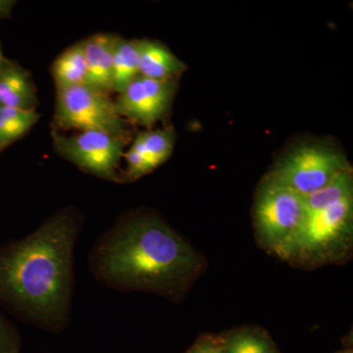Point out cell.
Wrapping results in <instances>:
<instances>
[{
    "label": "cell",
    "instance_id": "obj_1",
    "mask_svg": "<svg viewBox=\"0 0 353 353\" xmlns=\"http://www.w3.org/2000/svg\"><path fill=\"white\" fill-rule=\"evenodd\" d=\"M81 227L75 210L62 209L29 236L0 248V301L24 321L52 332L68 324Z\"/></svg>",
    "mask_w": 353,
    "mask_h": 353
},
{
    "label": "cell",
    "instance_id": "obj_2",
    "mask_svg": "<svg viewBox=\"0 0 353 353\" xmlns=\"http://www.w3.org/2000/svg\"><path fill=\"white\" fill-rule=\"evenodd\" d=\"M90 272L123 292H146L176 299L201 271L196 250L157 216H123L95 241Z\"/></svg>",
    "mask_w": 353,
    "mask_h": 353
},
{
    "label": "cell",
    "instance_id": "obj_3",
    "mask_svg": "<svg viewBox=\"0 0 353 353\" xmlns=\"http://www.w3.org/2000/svg\"><path fill=\"white\" fill-rule=\"evenodd\" d=\"M353 197L305 216L303 225L276 252L281 259L301 264L328 261L350 248Z\"/></svg>",
    "mask_w": 353,
    "mask_h": 353
},
{
    "label": "cell",
    "instance_id": "obj_4",
    "mask_svg": "<svg viewBox=\"0 0 353 353\" xmlns=\"http://www.w3.org/2000/svg\"><path fill=\"white\" fill-rule=\"evenodd\" d=\"M55 126L81 132H108L127 138L126 120L123 119L109 94L88 85L57 90Z\"/></svg>",
    "mask_w": 353,
    "mask_h": 353
},
{
    "label": "cell",
    "instance_id": "obj_5",
    "mask_svg": "<svg viewBox=\"0 0 353 353\" xmlns=\"http://www.w3.org/2000/svg\"><path fill=\"white\" fill-rule=\"evenodd\" d=\"M350 168L341 153L320 146H303L278 165L266 183L306 196Z\"/></svg>",
    "mask_w": 353,
    "mask_h": 353
},
{
    "label": "cell",
    "instance_id": "obj_6",
    "mask_svg": "<svg viewBox=\"0 0 353 353\" xmlns=\"http://www.w3.org/2000/svg\"><path fill=\"white\" fill-rule=\"evenodd\" d=\"M305 199L294 190L265 183L257 197L254 222L260 241L276 252L305 219Z\"/></svg>",
    "mask_w": 353,
    "mask_h": 353
},
{
    "label": "cell",
    "instance_id": "obj_7",
    "mask_svg": "<svg viewBox=\"0 0 353 353\" xmlns=\"http://www.w3.org/2000/svg\"><path fill=\"white\" fill-rule=\"evenodd\" d=\"M126 143L125 138L99 131L54 136L55 148L60 155L82 170L111 182H120L118 168Z\"/></svg>",
    "mask_w": 353,
    "mask_h": 353
},
{
    "label": "cell",
    "instance_id": "obj_8",
    "mask_svg": "<svg viewBox=\"0 0 353 353\" xmlns=\"http://www.w3.org/2000/svg\"><path fill=\"white\" fill-rule=\"evenodd\" d=\"M176 81H155L139 76L116 99L115 108L123 119L152 127L170 108Z\"/></svg>",
    "mask_w": 353,
    "mask_h": 353
},
{
    "label": "cell",
    "instance_id": "obj_9",
    "mask_svg": "<svg viewBox=\"0 0 353 353\" xmlns=\"http://www.w3.org/2000/svg\"><path fill=\"white\" fill-rule=\"evenodd\" d=\"M115 37L99 34L83 41L88 67L87 85L109 94L113 92V46Z\"/></svg>",
    "mask_w": 353,
    "mask_h": 353
},
{
    "label": "cell",
    "instance_id": "obj_10",
    "mask_svg": "<svg viewBox=\"0 0 353 353\" xmlns=\"http://www.w3.org/2000/svg\"><path fill=\"white\" fill-rule=\"evenodd\" d=\"M139 58V76L155 81L175 80L185 65L163 44L157 41H137Z\"/></svg>",
    "mask_w": 353,
    "mask_h": 353
},
{
    "label": "cell",
    "instance_id": "obj_11",
    "mask_svg": "<svg viewBox=\"0 0 353 353\" xmlns=\"http://www.w3.org/2000/svg\"><path fill=\"white\" fill-rule=\"evenodd\" d=\"M36 90L29 74L17 64L3 62L0 67V104L6 108L36 109Z\"/></svg>",
    "mask_w": 353,
    "mask_h": 353
},
{
    "label": "cell",
    "instance_id": "obj_12",
    "mask_svg": "<svg viewBox=\"0 0 353 353\" xmlns=\"http://www.w3.org/2000/svg\"><path fill=\"white\" fill-rule=\"evenodd\" d=\"M57 90L87 85L88 67L83 41L74 44L59 55L52 65Z\"/></svg>",
    "mask_w": 353,
    "mask_h": 353
},
{
    "label": "cell",
    "instance_id": "obj_13",
    "mask_svg": "<svg viewBox=\"0 0 353 353\" xmlns=\"http://www.w3.org/2000/svg\"><path fill=\"white\" fill-rule=\"evenodd\" d=\"M139 76L137 41L115 37L113 46V92H122Z\"/></svg>",
    "mask_w": 353,
    "mask_h": 353
},
{
    "label": "cell",
    "instance_id": "obj_14",
    "mask_svg": "<svg viewBox=\"0 0 353 353\" xmlns=\"http://www.w3.org/2000/svg\"><path fill=\"white\" fill-rule=\"evenodd\" d=\"M353 197V179L350 168L339 174L322 189L304 196L306 215Z\"/></svg>",
    "mask_w": 353,
    "mask_h": 353
},
{
    "label": "cell",
    "instance_id": "obj_15",
    "mask_svg": "<svg viewBox=\"0 0 353 353\" xmlns=\"http://www.w3.org/2000/svg\"><path fill=\"white\" fill-rule=\"evenodd\" d=\"M39 119L36 109L0 108V150L29 131Z\"/></svg>",
    "mask_w": 353,
    "mask_h": 353
},
{
    "label": "cell",
    "instance_id": "obj_16",
    "mask_svg": "<svg viewBox=\"0 0 353 353\" xmlns=\"http://www.w3.org/2000/svg\"><path fill=\"white\" fill-rule=\"evenodd\" d=\"M134 141H138L146 157L158 167L170 157L175 143V134L172 129L141 132Z\"/></svg>",
    "mask_w": 353,
    "mask_h": 353
},
{
    "label": "cell",
    "instance_id": "obj_17",
    "mask_svg": "<svg viewBox=\"0 0 353 353\" xmlns=\"http://www.w3.org/2000/svg\"><path fill=\"white\" fill-rule=\"evenodd\" d=\"M221 353H278L263 334L252 331H241L220 341Z\"/></svg>",
    "mask_w": 353,
    "mask_h": 353
},
{
    "label": "cell",
    "instance_id": "obj_18",
    "mask_svg": "<svg viewBox=\"0 0 353 353\" xmlns=\"http://www.w3.org/2000/svg\"><path fill=\"white\" fill-rule=\"evenodd\" d=\"M19 334L15 328L0 315V353H19Z\"/></svg>",
    "mask_w": 353,
    "mask_h": 353
},
{
    "label": "cell",
    "instance_id": "obj_19",
    "mask_svg": "<svg viewBox=\"0 0 353 353\" xmlns=\"http://www.w3.org/2000/svg\"><path fill=\"white\" fill-rule=\"evenodd\" d=\"M185 353H221L220 341L212 336H203Z\"/></svg>",
    "mask_w": 353,
    "mask_h": 353
},
{
    "label": "cell",
    "instance_id": "obj_20",
    "mask_svg": "<svg viewBox=\"0 0 353 353\" xmlns=\"http://www.w3.org/2000/svg\"><path fill=\"white\" fill-rule=\"evenodd\" d=\"M14 2L7 1V0H0V17L8 15L12 9Z\"/></svg>",
    "mask_w": 353,
    "mask_h": 353
},
{
    "label": "cell",
    "instance_id": "obj_21",
    "mask_svg": "<svg viewBox=\"0 0 353 353\" xmlns=\"http://www.w3.org/2000/svg\"><path fill=\"white\" fill-rule=\"evenodd\" d=\"M4 61H6V59H4L3 55H2L1 48H0V67L3 64Z\"/></svg>",
    "mask_w": 353,
    "mask_h": 353
},
{
    "label": "cell",
    "instance_id": "obj_22",
    "mask_svg": "<svg viewBox=\"0 0 353 353\" xmlns=\"http://www.w3.org/2000/svg\"><path fill=\"white\" fill-rule=\"evenodd\" d=\"M339 353H352V352H339Z\"/></svg>",
    "mask_w": 353,
    "mask_h": 353
},
{
    "label": "cell",
    "instance_id": "obj_23",
    "mask_svg": "<svg viewBox=\"0 0 353 353\" xmlns=\"http://www.w3.org/2000/svg\"><path fill=\"white\" fill-rule=\"evenodd\" d=\"M0 108H1V104H0Z\"/></svg>",
    "mask_w": 353,
    "mask_h": 353
}]
</instances>
